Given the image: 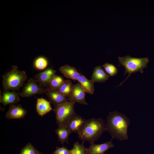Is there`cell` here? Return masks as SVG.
<instances>
[{"label": "cell", "instance_id": "cell-18", "mask_svg": "<svg viewBox=\"0 0 154 154\" xmlns=\"http://www.w3.org/2000/svg\"><path fill=\"white\" fill-rule=\"evenodd\" d=\"M55 133L58 136V141L61 143H68V137L71 133L65 125H58V128L55 130Z\"/></svg>", "mask_w": 154, "mask_h": 154}, {"label": "cell", "instance_id": "cell-19", "mask_svg": "<svg viewBox=\"0 0 154 154\" xmlns=\"http://www.w3.org/2000/svg\"><path fill=\"white\" fill-rule=\"evenodd\" d=\"M64 81L62 76L55 74L51 79L48 87L45 88L46 92L49 90H57Z\"/></svg>", "mask_w": 154, "mask_h": 154}, {"label": "cell", "instance_id": "cell-3", "mask_svg": "<svg viewBox=\"0 0 154 154\" xmlns=\"http://www.w3.org/2000/svg\"><path fill=\"white\" fill-rule=\"evenodd\" d=\"M3 91L19 90L23 87L28 77L25 72L18 69L15 65L12 66L11 70L2 76Z\"/></svg>", "mask_w": 154, "mask_h": 154}, {"label": "cell", "instance_id": "cell-20", "mask_svg": "<svg viewBox=\"0 0 154 154\" xmlns=\"http://www.w3.org/2000/svg\"><path fill=\"white\" fill-rule=\"evenodd\" d=\"M73 86L71 80H66L57 90L62 95L68 98L72 92Z\"/></svg>", "mask_w": 154, "mask_h": 154}, {"label": "cell", "instance_id": "cell-14", "mask_svg": "<svg viewBox=\"0 0 154 154\" xmlns=\"http://www.w3.org/2000/svg\"><path fill=\"white\" fill-rule=\"evenodd\" d=\"M59 70L60 72L67 78L73 80H77L80 76L76 68L68 65H65L60 67Z\"/></svg>", "mask_w": 154, "mask_h": 154}, {"label": "cell", "instance_id": "cell-4", "mask_svg": "<svg viewBox=\"0 0 154 154\" xmlns=\"http://www.w3.org/2000/svg\"><path fill=\"white\" fill-rule=\"evenodd\" d=\"M118 61L119 65H122L125 68L124 75L128 74L126 79L118 85L119 86L127 79L131 74L138 72L143 73V69L147 67L149 59L147 57L137 58L127 55L123 57L119 56Z\"/></svg>", "mask_w": 154, "mask_h": 154}, {"label": "cell", "instance_id": "cell-12", "mask_svg": "<svg viewBox=\"0 0 154 154\" xmlns=\"http://www.w3.org/2000/svg\"><path fill=\"white\" fill-rule=\"evenodd\" d=\"M114 147L111 141L99 144L91 143L89 147L87 148V154H104L108 149Z\"/></svg>", "mask_w": 154, "mask_h": 154}, {"label": "cell", "instance_id": "cell-8", "mask_svg": "<svg viewBox=\"0 0 154 154\" xmlns=\"http://www.w3.org/2000/svg\"><path fill=\"white\" fill-rule=\"evenodd\" d=\"M56 72L55 70L51 68H49L44 71L35 75L34 78L41 86L46 88L51 79L55 75Z\"/></svg>", "mask_w": 154, "mask_h": 154}, {"label": "cell", "instance_id": "cell-11", "mask_svg": "<svg viewBox=\"0 0 154 154\" xmlns=\"http://www.w3.org/2000/svg\"><path fill=\"white\" fill-rule=\"evenodd\" d=\"M20 100L19 94L14 91H4L0 97V102L4 106L16 104Z\"/></svg>", "mask_w": 154, "mask_h": 154}, {"label": "cell", "instance_id": "cell-24", "mask_svg": "<svg viewBox=\"0 0 154 154\" xmlns=\"http://www.w3.org/2000/svg\"><path fill=\"white\" fill-rule=\"evenodd\" d=\"M37 151L31 143H28L21 150L20 154H35Z\"/></svg>", "mask_w": 154, "mask_h": 154}, {"label": "cell", "instance_id": "cell-23", "mask_svg": "<svg viewBox=\"0 0 154 154\" xmlns=\"http://www.w3.org/2000/svg\"><path fill=\"white\" fill-rule=\"evenodd\" d=\"M105 71L110 75L112 76L118 73V69L114 65L106 63L102 65Z\"/></svg>", "mask_w": 154, "mask_h": 154}, {"label": "cell", "instance_id": "cell-6", "mask_svg": "<svg viewBox=\"0 0 154 154\" xmlns=\"http://www.w3.org/2000/svg\"><path fill=\"white\" fill-rule=\"evenodd\" d=\"M46 93L45 88L40 85L34 78H29L19 95L22 97L29 98L37 94Z\"/></svg>", "mask_w": 154, "mask_h": 154}, {"label": "cell", "instance_id": "cell-17", "mask_svg": "<svg viewBox=\"0 0 154 154\" xmlns=\"http://www.w3.org/2000/svg\"><path fill=\"white\" fill-rule=\"evenodd\" d=\"M77 80L86 93L91 94H93L94 82L92 80L87 78L84 75L81 74L80 77Z\"/></svg>", "mask_w": 154, "mask_h": 154}, {"label": "cell", "instance_id": "cell-25", "mask_svg": "<svg viewBox=\"0 0 154 154\" xmlns=\"http://www.w3.org/2000/svg\"><path fill=\"white\" fill-rule=\"evenodd\" d=\"M53 154H70V150L64 146L60 147H56V149L54 152Z\"/></svg>", "mask_w": 154, "mask_h": 154}, {"label": "cell", "instance_id": "cell-2", "mask_svg": "<svg viewBox=\"0 0 154 154\" xmlns=\"http://www.w3.org/2000/svg\"><path fill=\"white\" fill-rule=\"evenodd\" d=\"M106 131V124L102 118H92L87 119L82 130L78 134L79 139L83 142L90 143L97 140L103 133Z\"/></svg>", "mask_w": 154, "mask_h": 154}, {"label": "cell", "instance_id": "cell-16", "mask_svg": "<svg viewBox=\"0 0 154 154\" xmlns=\"http://www.w3.org/2000/svg\"><path fill=\"white\" fill-rule=\"evenodd\" d=\"M36 110L39 115L43 116L52 110L50 102L42 98L37 99Z\"/></svg>", "mask_w": 154, "mask_h": 154}, {"label": "cell", "instance_id": "cell-1", "mask_svg": "<svg viewBox=\"0 0 154 154\" xmlns=\"http://www.w3.org/2000/svg\"><path fill=\"white\" fill-rule=\"evenodd\" d=\"M107 121L106 131L110 133L112 139L120 141L128 139L127 129L130 120L127 116L117 111L110 112Z\"/></svg>", "mask_w": 154, "mask_h": 154}, {"label": "cell", "instance_id": "cell-10", "mask_svg": "<svg viewBox=\"0 0 154 154\" xmlns=\"http://www.w3.org/2000/svg\"><path fill=\"white\" fill-rule=\"evenodd\" d=\"M27 111L21 105H10L6 113L5 117L8 119H22L25 117Z\"/></svg>", "mask_w": 154, "mask_h": 154}, {"label": "cell", "instance_id": "cell-26", "mask_svg": "<svg viewBox=\"0 0 154 154\" xmlns=\"http://www.w3.org/2000/svg\"><path fill=\"white\" fill-rule=\"evenodd\" d=\"M35 154H40V153H39L38 151Z\"/></svg>", "mask_w": 154, "mask_h": 154}, {"label": "cell", "instance_id": "cell-13", "mask_svg": "<svg viewBox=\"0 0 154 154\" xmlns=\"http://www.w3.org/2000/svg\"><path fill=\"white\" fill-rule=\"evenodd\" d=\"M46 94L50 102L55 107L68 101V98L60 94L57 90H50L46 91Z\"/></svg>", "mask_w": 154, "mask_h": 154}, {"label": "cell", "instance_id": "cell-5", "mask_svg": "<svg viewBox=\"0 0 154 154\" xmlns=\"http://www.w3.org/2000/svg\"><path fill=\"white\" fill-rule=\"evenodd\" d=\"M75 103L69 100L54 107L53 110L55 114L56 122L58 125L65 124L76 113L74 108Z\"/></svg>", "mask_w": 154, "mask_h": 154}, {"label": "cell", "instance_id": "cell-22", "mask_svg": "<svg viewBox=\"0 0 154 154\" xmlns=\"http://www.w3.org/2000/svg\"><path fill=\"white\" fill-rule=\"evenodd\" d=\"M48 61L46 58L40 56L37 58L34 62V65L37 69L42 70L44 69L48 65Z\"/></svg>", "mask_w": 154, "mask_h": 154}, {"label": "cell", "instance_id": "cell-21", "mask_svg": "<svg viewBox=\"0 0 154 154\" xmlns=\"http://www.w3.org/2000/svg\"><path fill=\"white\" fill-rule=\"evenodd\" d=\"M84 143V142L81 144L78 142L74 143L70 150V154H87V148L85 147Z\"/></svg>", "mask_w": 154, "mask_h": 154}, {"label": "cell", "instance_id": "cell-15", "mask_svg": "<svg viewBox=\"0 0 154 154\" xmlns=\"http://www.w3.org/2000/svg\"><path fill=\"white\" fill-rule=\"evenodd\" d=\"M109 77L110 76L105 73L102 67L98 66L94 68L91 78L94 82L103 83L108 80Z\"/></svg>", "mask_w": 154, "mask_h": 154}, {"label": "cell", "instance_id": "cell-7", "mask_svg": "<svg viewBox=\"0 0 154 154\" xmlns=\"http://www.w3.org/2000/svg\"><path fill=\"white\" fill-rule=\"evenodd\" d=\"M87 119L75 113L69 120L65 125L71 133L78 134L85 125Z\"/></svg>", "mask_w": 154, "mask_h": 154}, {"label": "cell", "instance_id": "cell-9", "mask_svg": "<svg viewBox=\"0 0 154 154\" xmlns=\"http://www.w3.org/2000/svg\"><path fill=\"white\" fill-rule=\"evenodd\" d=\"M86 92L84 91L80 84L78 83L74 85L72 92L68 98V100L81 104L87 105L85 100Z\"/></svg>", "mask_w": 154, "mask_h": 154}]
</instances>
